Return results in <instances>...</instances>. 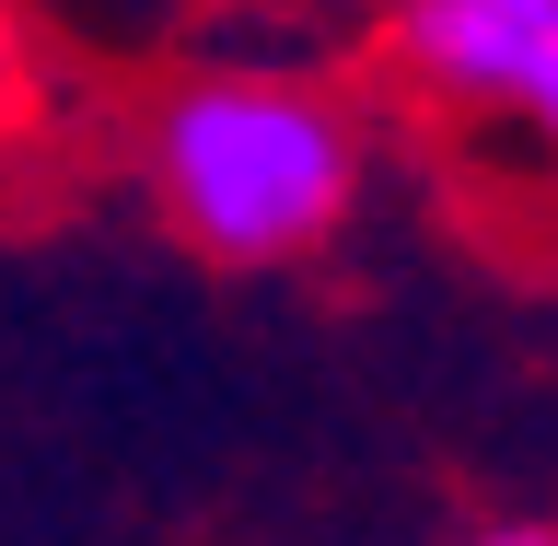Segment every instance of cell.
Here are the masks:
<instances>
[{
  "label": "cell",
  "mask_w": 558,
  "mask_h": 546,
  "mask_svg": "<svg viewBox=\"0 0 558 546\" xmlns=\"http://www.w3.org/2000/svg\"><path fill=\"white\" fill-rule=\"evenodd\" d=\"M453 546H558V523H477V535H453Z\"/></svg>",
  "instance_id": "obj_4"
},
{
  "label": "cell",
  "mask_w": 558,
  "mask_h": 546,
  "mask_svg": "<svg viewBox=\"0 0 558 546\" xmlns=\"http://www.w3.org/2000/svg\"><path fill=\"white\" fill-rule=\"evenodd\" d=\"M384 47L430 105L558 151V0H396Z\"/></svg>",
  "instance_id": "obj_2"
},
{
  "label": "cell",
  "mask_w": 558,
  "mask_h": 546,
  "mask_svg": "<svg viewBox=\"0 0 558 546\" xmlns=\"http://www.w3.org/2000/svg\"><path fill=\"white\" fill-rule=\"evenodd\" d=\"M24 105V24H12V0H0V117Z\"/></svg>",
  "instance_id": "obj_3"
},
{
  "label": "cell",
  "mask_w": 558,
  "mask_h": 546,
  "mask_svg": "<svg viewBox=\"0 0 558 546\" xmlns=\"http://www.w3.org/2000/svg\"><path fill=\"white\" fill-rule=\"evenodd\" d=\"M151 198L198 256L279 268L361 209V117L279 70H198L151 105Z\"/></svg>",
  "instance_id": "obj_1"
}]
</instances>
